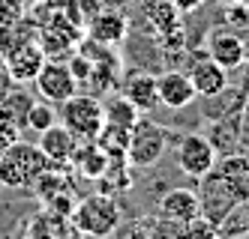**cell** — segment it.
Wrapping results in <instances>:
<instances>
[{
    "instance_id": "4",
    "label": "cell",
    "mask_w": 249,
    "mask_h": 239,
    "mask_svg": "<svg viewBox=\"0 0 249 239\" xmlns=\"http://www.w3.org/2000/svg\"><path fill=\"white\" fill-rule=\"evenodd\" d=\"M198 182H201V186H198V191H195V194H198V209H201V215L210 218L216 227H219L237 207H243L240 200H237V194L231 191V186L222 179V174H219L216 168H210L204 176H198Z\"/></svg>"
},
{
    "instance_id": "18",
    "label": "cell",
    "mask_w": 249,
    "mask_h": 239,
    "mask_svg": "<svg viewBox=\"0 0 249 239\" xmlns=\"http://www.w3.org/2000/svg\"><path fill=\"white\" fill-rule=\"evenodd\" d=\"M198 212L201 209H198V194H195V189L177 186V189H171L159 197V215L174 218V222H189V218H195Z\"/></svg>"
},
{
    "instance_id": "28",
    "label": "cell",
    "mask_w": 249,
    "mask_h": 239,
    "mask_svg": "<svg viewBox=\"0 0 249 239\" xmlns=\"http://www.w3.org/2000/svg\"><path fill=\"white\" fill-rule=\"evenodd\" d=\"M183 227H186V239H219V227L210 218H204L201 212L189 218V222H183Z\"/></svg>"
},
{
    "instance_id": "25",
    "label": "cell",
    "mask_w": 249,
    "mask_h": 239,
    "mask_svg": "<svg viewBox=\"0 0 249 239\" xmlns=\"http://www.w3.org/2000/svg\"><path fill=\"white\" fill-rule=\"evenodd\" d=\"M102 9L99 0H63V12L72 24H78L81 30H87V24L96 18V12Z\"/></svg>"
},
{
    "instance_id": "5",
    "label": "cell",
    "mask_w": 249,
    "mask_h": 239,
    "mask_svg": "<svg viewBox=\"0 0 249 239\" xmlns=\"http://www.w3.org/2000/svg\"><path fill=\"white\" fill-rule=\"evenodd\" d=\"M168 135L162 126H156L153 120H141L132 126L129 132V146H126V164L129 168H153L165 153Z\"/></svg>"
},
{
    "instance_id": "7",
    "label": "cell",
    "mask_w": 249,
    "mask_h": 239,
    "mask_svg": "<svg viewBox=\"0 0 249 239\" xmlns=\"http://www.w3.org/2000/svg\"><path fill=\"white\" fill-rule=\"evenodd\" d=\"M174 161L186 176L198 179L216 164V150H213L210 138H204V135H183L174 150Z\"/></svg>"
},
{
    "instance_id": "15",
    "label": "cell",
    "mask_w": 249,
    "mask_h": 239,
    "mask_svg": "<svg viewBox=\"0 0 249 239\" xmlns=\"http://www.w3.org/2000/svg\"><path fill=\"white\" fill-rule=\"evenodd\" d=\"M189 81H192L195 96L210 99V96L222 93V90L228 87V69H222L216 60L207 57V60H198V63L189 69Z\"/></svg>"
},
{
    "instance_id": "33",
    "label": "cell",
    "mask_w": 249,
    "mask_h": 239,
    "mask_svg": "<svg viewBox=\"0 0 249 239\" xmlns=\"http://www.w3.org/2000/svg\"><path fill=\"white\" fill-rule=\"evenodd\" d=\"M171 3L177 6V12H195L204 6V0H171Z\"/></svg>"
},
{
    "instance_id": "39",
    "label": "cell",
    "mask_w": 249,
    "mask_h": 239,
    "mask_svg": "<svg viewBox=\"0 0 249 239\" xmlns=\"http://www.w3.org/2000/svg\"><path fill=\"white\" fill-rule=\"evenodd\" d=\"M246 54H249V51H246Z\"/></svg>"
},
{
    "instance_id": "11",
    "label": "cell",
    "mask_w": 249,
    "mask_h": 239,
    "mask_svg": "<svg viewBox=\"0 0 249 239\" xmlns=\"http://www.w3.org/2000/svg\"><path fill=\"white\" fill-rule=\"evenodd\" d=\"M75 143L78 138L69 132V128L60 123L54 126H48L45 132H39V150L42 156L48 159V164H54V168H69V161H72V153H75Z\"/></svg>"
},
{
    "instance_id": "10",
    "label": "cell",
    "mask_w": 249,
    "mask_h": 239,
    "mask_svg": "<svg viewBox=\"0 0 249 239\" xmlns=\"http://www.w3.org/2000/svg\"><path fill=\"white\" fill-rule=\"evenodd\" d=\"M78 39H81V27L69 21L66 12L60 9V12L54 15V21L45 24V27L39 30V39H36V42L42 45V51H45L48 60H60V57H66V54L75 48Z\"/></svg>"
},
{
    "instance_id": "22",
    "label": "cell",
    "mask_w": 249,
    "mask_h": 239,
    "mask_svg": "<svg viewBox=\"0 0 249 239\" xmlns=\"http://www.w3.org/2000/svg\"><path fill=\"white\" fill-rule=\"evenodd\" d=\"M99 182V191L105 194H117V191H129L132 179H129V168H126V159H111L108 168H105V174L96 179Z\"/></svg>"
},
{
    "instance_id": "34",
    "label": "cell",
    "mask_w": 249,
    "mask_h": 239,
    "mask_svg": "<svg viewBox=\"0 0 249 239\" xmlns=\"http://www.w3.org/2000/svg\"><path fill=\"white\" fill-rule=\"evenodd\" d=\"M9 72H6V63H3V54H0V96L6 93V84H9Z\"/></svg>"
},
{
    "instance_id": "14",
    "label": "cell",
    "mask_w": 249,
    "mask_h": 239,
    "mask_svg": "<svg viewBox=\"0 0 249 239\" xmlns=\"http://www.w3.org/2000/svg\"><path fill=\"white\" fill-rule=\"evenodd\" d=\"M207 48H210V60H216L228 72L240 69L246 63V51H249L240 36L237 33H228V30H216V33H213Z\"/></svg>"
},
{
    "instance_id": "32",
    "label": "cell",
    "mask_w": 249,
    "mask_h": 239,
    "mask_svg": "<svg viewBox=\"0 0 249 239\" xmlns=\"http://www.w3.org/2000/svg\"><path fill=\"white\" fill-rule=\"evenodd\" d=\"M15 141H18V123H12L9 117L0 114V153H3L9 143H15Z\"/></svg>"
},
{
    "instance_id": "21",
    "label": "cell",
    "mask_w": 249,
    "mask_h": 239,
    "mask_svg": "<svg viewBox=\"0 0 249 239\" xmlns=\"http://www.w3.org/2000/svg\"><path fill=\"white\" fill-rule=\"evenodd\" d=\"M69 230H72V222H69V215L54 212V209H42V212L30 222L27 239H63Z\"/></svg>"
},
{
    "instance_id": "37",
    "label": "cell",
    "mask_w": 249,
    "mask_h": 239,
    "mask_svg": "<svg viewBox=\"0 0 249 239\" xmlns=\"http://www.w3.org/2000/svg\"><path fill=\"white\" fill-rule=\"evenodd\" d=\"M225 3H228V6H231V3H246V0H225Z\"/></svg>"
},
{
    "instance_id": "31",
    "label": "cell",
    "mask_w": 249,
    "mask_h": 239,
    "mask_svg": "<svg viewBox=\"0 0 249 239\" xmlns=\"http://www.w3.org/2000/svg\"><path fill=\"white\" fill-rule=\"evenodd\" d=\"M24 15V0H0V24L18 21Z\"/></svg>"
},
{
    "instance_id": "23",
    "label": "cell",
    "mask_w": 249,
    "mask_h": 239,
    "mask_svg": "<svg viewBox=\"0 0 249 239\" xmlns=\"http://www.w3.org/2000/svg\"><path fill=\"white\" fill-rule=\"evenodd\" d=\"M129 132L132 128H123V126H111L105 123L102 132L96 135V143L102 146L111 159H126V146H129Z\"/></svg>"
},
{
    "instance_id": "2",
    "label": "cell",
    "mask_w": 249,
    "mask_h": 239,
    "mask_svg": "<svg viewBox=\"0 0 249 239\" xmlns=\"http://www.w3.org/2000/svg\"><path fill=\"white\" fill-rule=\"evenodd\" d=\"M48 168V159L36 143H24L21 138L0 153V186L6 189H30L36 176Z\"/></svg>"
},
{
    "instance_id": "29",
    "label": "cell",
    "mask_w": 249,
    "mask_h": 239,
    "mask_svg": "<svg viewBox=\"0 0 249 239\" xmlns=\"http://www.w3.org/2000/svg\"><path fill=\"white\" fill-rule=\"evenodd\" d=\"M69 72H72V78L78 87H87V81H90V72H93V60L87 57V54H72L69 57Z\"/></svg>"
},
{
    "instance_id": "35",
    "label": "cell",
    "mask_w": 249,
    "mask_h": 239,
    "mask_svg": "<svg viewBox=\"0 0 249 239\" xmlns=\"http://www.w3.org/2000/svg\"><path fill=\"white\" fill-rule=\"evenodd\" d=\"M63 239H84V233H78V230H75V227H72V230H69V233H66V236H63Z\"/></svg>"
},
{
    "instance_id": "19",
    "label": "cell",
    "mask_w": 249,
    "mask_h": 239,
    "mask_svg": "<svg viewBox=\"0 0 249 239\" xmlns=\"http://www.w3.org/2000/svg\"><path fill=\"white\" fill-rule=\"evenodd\" d=\"M213 168L222 174V179L231 186V191L237 194L240 204H249V159L243 153H231L222 161H216Z\"/></svg>"
},
{
    "instance_id": "13",
    "label": "cell",
    "mask_w": 249,
    "mask_h": 239,
    "mask_svg": "<svg viewBox=\"0 0 249 239\" xmlns=\"http://www.w3.org/2000/svg\"><path fill=\"white\" fill-rule=\"evenodd\" d=\"M156 90H159V105L171 108V111H180V108H186L192 99H198L195 90H192L189 75L186 72H174V69L156 78Z\"/></svg>"
},
{
    "instance_id": "9",
    "label": "cell",
    "mask_w": 249,
    "mask_h": 239,
    "mask_svg": "<svg viewBox=\"0 0 249 239\" xmlns=\"http://www.w3.org/2000/svg\"><path fill=\"white\" fill-rule=\"evenodd\" d=\"M45 51L36 39H24L18 45H12L6 54H3V63H6V72H9V78L15 84H27L39 75V69L45 63Z\"/></svg>"
},
{
    "instance_id": "26",
    "label": "cell",
    "mask_w": 249,
    "mask_h": 239,
    "mask_svg": "<svg viewBox=\"0 0 249 239\" xmlns=\"http://www.w3.org/2000/svg\"><path fill=\"white\" fill-rule=\"evenodd\" d=\"M57 123V114H54V108H51V102H33L30 108H27V114H24V126L27 128H33V132H45L48 126H54Z\"/></svg>"
},
{
    "instance_id": "1",
    "label": "cell",
    "mask_w": 249,
    "mask_h": 239,
    "mask_svg": "<svg viewBox=\"0 0 249 239\" xmlns=\"http://www.w3.org/2000/svg\"><path fill=\"white\" fill-rule=\"evenodd\" d=\"M69 222L72 227L84 236H93V239H108L117 224H120V207L111 194L96 191V194H87L81 200H75L72 212H69Z\"/></svg>"
},
{
    "instance_id": "20",
    "label": "cell",
    "mask_w": 249,
    "mask_h": 239,
    "mask_svg": "<svg viewBox=\"0 0 249 239\" xmlns=\"http://www.w3.org/2000/svg\"><path fill=\"white\" fill-rule=\"evenodd\" d=\"M141 15L153 24V30L159 36H168L180 27V21H177L180 12H177V6L171 0H141Z\"/></svg>"
},
{
    "instance_id": "8",
    "label": "cell",
    "mask_w": 249,
    "mask_h": 239,
    "mask_svg": "<svg viewBox=\"0 0 249 239\" xmlns=\"http://www.w3.org/2000/svg\"><path fill=\"white\" fill-rule=\"evenodd\" d=\"M33 81H36L39 96L45 102H51V105H63L69 96L78 93V84L72 78V72H69V66L60 63V60H45L42 69H39V75Z\"/></svg>"
},
{
    "instance_id": "6",
    "label": "cell",
    "mask_w": 249,
    "mask_h": 239,
    "mask_svg": "<svg viewBox=\"0 0 249 239\" xmlns=\"http://www.w3.org/2000/svg\"><path fill=\"white\" fill-rule=\"evenodd\" d=\"M33 191H36V197L42 200L45 209H54V212H63L69 215L75 207V186L69 182L66 176V168H54V164H48V168L36 176V182L30 186Z\"/></svg>"
},
{
    "instance_id": "3",
    "label": "cell",
    "mask_w": 249,
    "mask_h": 239,
    "mask_svg": "<svg viewBox=\"0 0 249 239\" xmlns=\"http://www.w3.org/2000/svg\"><path fill=\"white\" fill-rule=\"evenodd\" d=\"M60 120L78 141H96V135L105 126V111L93 93H75L63 102Z\"/></svg>"
},
{
    "instance_id": "30",
    "label": "cell",
    "mask_w": 249,
    "mask_h": 239,
    "mask_svg": "<svg viewBox=\"0 0 249 239\" xmlns=\"http://www.w3.org/2000/svg\"><path fill=\"white\" fill-rule=\"evenodd\" d=\"M147 227H150V218H141V222L117 224V230L111 236H117V239H147Z\"/></svg>"
},
{
    "instance_id": "36",
    "label": "cell",
    "mask_w": 249,
    "mask_h": 239,
    "mask_svg": "<svg viewBox=\"0 0 249 239\" xmlns=\"http://www.w3.org/2000/svg\"><path fill=\"white\" fill-rule=\"evenodd\" d=\"M243 156H246V159H249V135H246V138H243Z\"/></svg>"
},
{
    "instance_id": "24",
    "label": "cell",
    "mask_w": 249,
    "mask_h": 239,
    "mask_svg": "<svg viewBox=\"0 0 249 239\" xmlns=\"http://www.w3.org/2000/svg\"><path fill=\"white\" fill-rule=\"evenodd\" d=\"M102 111H105V123H111V126H123V128H132L135 123H138V108L135 105H129L123 96H117V99H111V102H105L102 105Z\"/></svg>"
},
{
    "instance_id": "38",
    "label": "cell",
    "mask_w": 249,
    "mask_h": 239,
    "mask_svg": "<svg viewBox=\"0 0 249 239\" xmlns=\"http://www.w3.org/2000/svg\"><path fill=\"white\" fill-rule=\"evenodd\" d=\"M246 3H249V0H246Z\"/></svg>"
},
{
    "instance_id": "16",
    "label": "cell",
    "mask_w": 249,
    "mask_h": 239,
    "mask_svg": "<svg viewBox=\"0 0 249 239\" xmlns=\"http://www.w3.org/2000/svg\"><path fill=\"white\" fill-rule=\"evenodd\" d=\"M126 15H120V12H111V9H99L96 18L90 24H87V39H93L99 45H120L123 42V36H126Z\"/></svg>"
},
{
    "instance_id": "12",
    "label": "cell",
    "mask_w": 249,
    "mask_h": 239,
    "mask_svg": "<svg viewBox=\"0 0 249 239\" xmlns=\"http://www.w3.org/2000/svg\"><path fill=\"white\" fill-rule=\"evenodd\" d=\"M120 96L129 105L138 108V114H147L159 105V90H156V78L147 72H129L120 84Z\"/></svg>"
},
{
    "instance_id": "27",
    "label": "cell",
    "mask_w": 249,
    "mask_h": 239,
    "mask_svg": "<svg viewBox=\"0 0 249 239\" xmlns=\"http://www.w3.org/2000/svg\"><path fill=\"white\" fill-rule=\"evenodd\" d=\"M147 239H186V227H183V222L159 215V218H150Z\"/></svg>"
},
{
    "instance_id": "17",
    "label": "cell",
    "mask_w": 249,
    "mask_h": 239,
    "mask_svg": "<svg viewBox=\"0 0 249 239\" xmlns=\"http://www.w3.org/2000/svg\"><path fill=\"white\" fill-rule=\"evenodd\" d=\"M111 156L102 150V146L96 141H78L75 143V153H72V161H69V168H75L84 179H99L105 174V168H108Z\"/></svg>"
}]
</instances>
